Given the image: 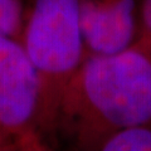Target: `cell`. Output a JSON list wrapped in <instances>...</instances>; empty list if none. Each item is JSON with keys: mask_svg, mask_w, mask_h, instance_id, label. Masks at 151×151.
Returning <instances> with one entry per match:
<instances>
[{"mask_svg": "<svg viewBox=\"0 0 151 151\" xmlns=\"http://www.w3.org/2000/svg\"><path fill=\"white\" fill-rule=\"evenodd\" d=\"M146 124H151V55L137 47L86 54L60 100L57 142L98 150L117 130Z\"/></svg>", "mask_w": 151, "mask_h": 151, "instance_id": "6da1fadb", "label": "cell"}, {"mask_svg": "<svg viewBox=\"0 0 151 151\" xmlns=\"http://www.w3.org/2000/svg\"><path fill=\"white\" fill-rule=\"evenodd\" d=\"M19 42L39 74V131L50 150L58 145L55 122L64 88L86 57L81 1L28 0Z\"/></svg>", "mask_w": 151, "mask_h": 151, "instance_id": "7a4b0ae2", "label": "cell"}, {"mask_svg": "<svg viewBox=\"0 0 151 151\" xmlns=\"http://www.w3.org/2000/svg\"><path fill=\"white\" fill-rule=\"evenodd\" d=\"M40 79L24 47L0 34V127L20 151L48 150L39 131Z\"/></svg>", "mask_w": 151, "mask_h": 151, "instance_id": "3957f363", "label": "cell"}, {"mask_svg": "<svg viewBox=\"0 0 151 151\" xmlns=\"http://www.w3.org/2000/svg\"><path fill=\"white\" fill-rule=\"evenodd\" d=\"M86 54H115L131 47L136 0H79Z\"/></svg>", "mask_w": 151, "mask_h": 151, "instance_id": "277c9868", "label": "cell"}, {"mask_svg": "<svg viewBox=\"0 0 151 151\" xmlns=\"http://www.w3.org/2000/svg\"><path fill=\"white\" fill-rule=\"evenodd\" d=\"M150 124L124 127L102 141L98 150L103 151H151Z\"/></svg>", "mask_w": 151, "mask_h": 151, "instance_id": "5b68a950", "label": "cell"}, {"mask_svg": "<svg viewBox=\"0 0 151 151\" xmlns=\"http://www.w3.org/2000/svg\"><path fill=\"white\" fill-rule=\"evenodd\" d=\"M140 19L144 34V45L137 47L147 54H150L151 48V0H142L140 8Z\"/></svg>", "mask_w": 151, "mask_h": 151, "instance_id": "8992f818", "label": "cell"}, {"mask_svg": "<svg viewBox=\"0 0 151 151\" xmlns=\"http://www.w3.org/2000/svg\"><path fill=\"white\" fill-rule=\"evenodd\" d=\"M19 150H20V147H19L17 140L0 127V151H19Z\"/></svg>", "mask_w": 151, "mask_h": 151, "instance_id": "52a82bcc", "label": "cell"}]
</instances>
